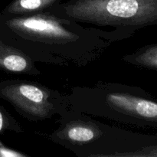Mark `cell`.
Instances as JSON below:
<instances>
[{
	"label": "cell",
	"mask_w": 157,
	"mask_h": 157,
	"mask_svg": "<svg viewBox=\"0 0 157 157\" xmlns=\"http://www.w3.org/2000/svg\"><path fill=\"white\" fill-rule=\"evenodd\" d=\"M156 0H85L81 5L86 6L103 7L113 16L131 18L147 6L153 5Z\"/></svg>",
	"instance_id": "cell-1"
},
{
	"label": "cell",
	"mask_w": 157,
	"mask_h": 157,
	"mask_svg": "<svg viewBox=\"0 0 157 157\" xmlns=\"http://www.w3.org/2000/svg\"><path fill=\"white\" fill-rule=\"evenodd\" d=\"M22 22L25 27L34 32L46 34H58L61 32V30L53 23L48 22L44 20L29 18V19L24 20Z\"/></svg>",
	"instance_id": "cell-2"
},
{
	"label": "cell",
	"mask_w": 157,
	"mask_h": 157,
	"mask_svg": "<svg viewBox=\"0 0 157 157\" xmlns=\"http://www.w3.org/2000/svg\"><path fill=\"white\" fill-rule=\"evenodd\" d=\"M4 65L7 69L13 71H21L25 68L26 61L18 55H9L4 59Z\"/></svg>",
	"instance_id": "cell-3"
},
{
	"label": "cell",
	"mask_w": 157,
	"mask_h": 157,
	"mask_svg": "<svg viewBox=\"0 0 157 157\" xmlns=\"http://www.w3.org/2000/svg\"><path fill=\"white\" fill-rule=\"evenodd\" d=\"M136 110L139 114L147 117H156L157 114V105L152 101H139L136 104Z\"/></svg>",
	"instance_id": "cell-4"
},
{
	"label": "cell",
	"mask_w": 157,
	"mask_h": 157,
	"mask_svg": "<svg viewBox=\"0 0 157 157\" xmlns=\"http://www.w3.org/2000/svg\"><path fill=\"white\" fill-rule=\"evenodd\" d=\"M68 136L73 140L88 141L94 137V133L85 127H74L68 132Z\"/></svg>",
	"instance_id": "cell-5"
},
{
	"label": "cell",
	"mask_w": 157,
	"mask_h": 157,
	"mask_svg": "<svg viewBox=\"0 0 157 157\" xmlns=\"http://www.w3.org/2000/svg\"><path fill=\"white\" fill-rule=\"evenodd\" d=\"M20 92L23 96L30 101L40 103L43 100V93L41 90L32 85H22L20 87Z\"/></svg>",
	"instance_id": "cell-6"
},
{
	"label": "cell",
	"mask_w": 157,
	"mask_h": 157,
	"mask_svg": "<svg viewBox=\"0 0 157 157\" xmlns=\"http://www.w3.org/2000/svg\"><path fill=\"white\" fill-rule=\"evenodd\" d=\"M53 0H18V4L21 8L27 10H34L41 7L44 3L50 2Z\"/></svg>",
	"instance_id": "cell-7"
},
{
	"label": "cell",
	"mask_w": 157,
	"mask_h": 157,
	"mask_svg": "<svg viewBox=\"0 0 157 157\" xmlns=\"http://www.w3.org/2000/svg\"><path fill=\"white\" fill-rule=\"evenodd\" d=\"M2 123H3V121H2V117L1 113H0V130H1L2 127Z\"/></svg>",
	"instance_id": "cell-8"
}]
</instances>
